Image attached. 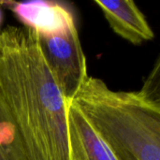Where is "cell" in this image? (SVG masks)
I'll return each mask as SVG.
<instances>
[{
    "label": "cell",
    "instance_id": "3957f363",
    "mask_svg": "<svg viewBox=\"0 0 160 160\" xmlns=\"http://www.w3.org/2000/svg\"><path fill=\"white\" fill-rule=\"evenodd\" d=\"M44 57L65 98L70 99L88 75L86 57L76 26L38 36Z\"/></svg>",
    "mask_w": 160,
    "mask_h": 160
},
{
    "label": "cell",
    "instance_id": "ba28073f",
    "mask_svg": "<svg viewBox=\"0 0 160 160\" xmlns=\"http://www.w3.org/2000/svg\"><path fill=\"white\" fill-rule=\"evenodd\" d=\"M0 160H7L5 158V157H4V155L2 154V152L0 151Z\"/></svg>",
    "mask_w": 160,
    "mask_h": 160
},
{
    "label": "cell",
    "instance_id": "52a82bcc",
    "mask_svg": "<svg viewBox=\"0 0 160 160\" xmlns=\"http://www.w3.org/2000/svg\"><path fill=\"white\" fill-rule=\"evenodd\" d=\"M0 8H1V7H0ZM2 20H3V14H2V10H1V8H0V25H1Z\"/></svg>",
    "mask_w": 160,
    "mask_h": 160
},
{
    "label": "cell",
    "instance_id": "8992f818",
    "mask_svg": "<svg viewBox=\"0 0 160 160\" xmlns=\"http://www.w3.org/2000/svg\"><path fill=\"white\" fill-rule=\"evenodd\" d=\"M95 3L115 34L134 45L152 40L155 34L144 14L132 0H112Z\"/></svg>",
    "mask_w": 160,
    "mask_h": 160
},
{
    "label": "cell",
    "instance_id": "7a4b0ae2",
    "mask_svg": "<svg viewBox=\"0 0 160 160\" xmlns=\"http://www.w3.org/2000/svg\"><path fill=\"white\" fill-rule=\"evenodd\" d=\"M71 100L118 160H160V60L142 88L115 91L87 75Z\"/></svg>",
    "mask_w": 160,
    "mask_h": 160
},
{
    "label": "cell",
    "instance_id": "277c9868",
    "mask_svg": "<svg viewBox=\"0 0 160 160\" xmlns=\"http://www.w3.org/2000/svg\"><path fill=\"white\" fill-rule=\"evenodd\" d=\"M0 6L9 8L22 26L34 29L38 36L58 33L77 25L72 9L62 2L0 1Z\"/></svg>",
    "mask_w": 160,
    "mask_h": 160
},
{
    "label": "cell",
    "instance_id": "6da1fadb",
    "mask_svg": "<svg viewBox=\"0 0 160 160\" xmlns=\"http://www.w3.org/2000/svg\"><path fill=\"white\" fill-rule=\"evenodd\" d=\"M0 114L8 160H71L67 98L34 29L0 32Z\"/></svg>",
    "mask_w": 160,
    "mask_h": 160
},
{
    "label": "cell",
    "instance_id": "5b68a950",
    "mask_svg": "<svg viewBox=\"0 0 160 160\" xmlns=\"http://www.w3.org/2000/svg\"><path fill=\"white\" fill-rule=\"evenodd\" d=\"M71 160H118L80 109L67 100Z\"/></svg>",
    "mask_w": 160,
    "mask_h": 160
}]
</instances>
